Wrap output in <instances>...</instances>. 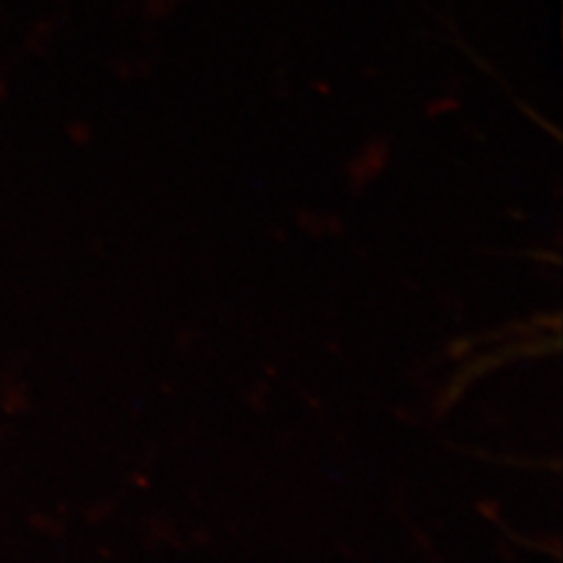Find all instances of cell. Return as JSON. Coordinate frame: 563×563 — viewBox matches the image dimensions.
<instances>
[]
</instances>
